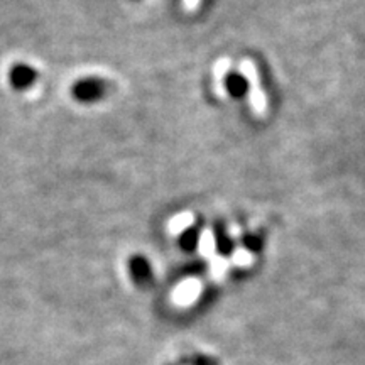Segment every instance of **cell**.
Listing matches in <instances>:
<instances>
[{
	"mask_svg": "<svg viewBox=\"0 0 365 365\" xmlns=\"http://www.w3.org/2000/svg\"><path fill=\"white\" fill-rule=\"evenodd\" d=\"M71 97L80 105H95L108 95V81L102 76L88 75L71 85Z\"/></svg>",
	"mask_w": 365,
	"mask_h": 365,
	"instance_id": "cell-1",
	"label": "cell"
},
{
	"mask_svg": "<svg viewBox=\"0 0 365 365\" xmlns=\"http://www.w3.org/2000/svg\"><path fill=\"white\" fill-rule=\"evenodd\" d=\"M127 272H129L130 281L134 282L135 287L139 289H148L154 282V269L153 264L145 255L134 254L127 261Z\"/></svg>",
	"mask_w": 365,
	"mask_h": 365,
	"instance_id": "cell-2",
	"label": "cell"
},
{
	"mask_svg": "<svg viewBox=\"0 0 365 365\" xmlns=\"http://www.w3.org/2000/svg\"><path fill=\"white\" fill-rule=\"evenodd\" d=\"M38 70H36L33 65L24 61L14 63L7 71L9 85H11V88L16 91H27L33 88L36 81H38Z\"/></svg>",
	"mask_w": 365,
	"mask_h": 365,
	"instance_id": "cell-3",
	"label": "cell"
},
{
	"mask_svg": "<svg viewBox=\"0 0 365 365\" xmlns=\"http://www.w3.org/2000/svg\"><path fill=\"white\" fill-rule=\"evenodd\" d=\"M223 85H225L227 93L234 98H244L250 91V81L242 70L227 73Z\"/></svg>",
	"mask_w": 365,
	"mask_h": 365,
	"instance_id": "cell-4",
	"label": "cell"
},
{
	"mask_svg": "<svg viewBox=\"0 0 365 365\" xmlns=\"http://www.w3.org/2000/svg\"><path fill=\"white\" fill-rule=\"evenodd\" d=\"M215 245H217V250L222 255H228L235 247L234 239H232L230 234H228L225 225H223L222 222L215 223Z\"/></svg>",
	"mask_w": 365,
	"mask_h": 365,
	"instance_id": "cell-5",
	"label": "cell"
},
{
	"mask_svg": "<svg viewBox=\"0 0 365 365\" xmlns=\"http://www.w3.org/2000/svg\"><path fill=\"white\" fill-rule=\"evenodd\" d=\"M180 247L185 250V252H193V250L198 247L200 242V228L196 225H191L188 228H185V232H181L180 239Z\"/></svg>",
	"mask_w": 365,
	"mask_h": 365,
	"instance_id": "cell-6",
	"label": "cell"
},
{
	"mask_svg": "<svg viewBox=\"0 0 365 365\" xmlns=\"http://www.w3.org/2000/svg\"><path fill=\"white\" fill-rule=\"evenodd\" d=\"M242 244H244L245 249L252 250V252H257V250L262 249L264 239H262V235H259V234H245L244 237H242Z\"/></svg>",
	"mask_w": 365,
	"mask_h": 365,
	"instance_id": "cell-7",
	"label": "cell"
},
{
	"mask_svg": "<svg viewBox=\"0 0 365 365\" xmlns=\"http://www.w3.org/2000/svg\"><path fill=\"white\" fill-rule=\"evenodd\" d=\"M134 2H140V0H134Z\"/></svg>",
	"mask_w": 365,
	"mask_h": 365,
	"instance_id": "cell-8",
	"label": "cell"
}]
</instances>
